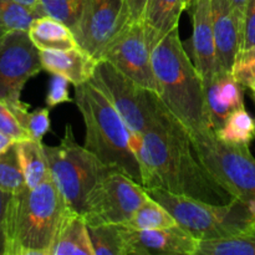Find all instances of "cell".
<instances>
[{"mask_svg":"<svg viewBox=\"0 0 255 255\" xmlns=\"http://www.w3.org/2000/svg\"><path fill=\"white\" fill-rule=\"evenodd\" d=\"M134 152L146 189H164L212 204L236 199L207 169L189 132L171 114L162 126L139 137Z\"/></svg>","mask_w":255,"mask_h":255,"instance_id":"cell-1","label":"cell"},{"mask_svg":"<svg viewBox=\"0 0 255 255\" xmlns=\"http://www.w3.org/2000/svg\"><path fill=\"white\" fill-rule=\"evenodd\" d=\"M151 57L158 96L167 111L189 134L212 131L204 81L184 49L179 26L151 45Z\"/></svg>","mask_w":255,"mask_h":255,"instance_id":"cell-2","label":"cell"},{"mask_svg":"<svg viewBox=\"0 0 255 255\" xmlns=\"http://www.w3.org/2000/svg\"><path fill=\"white\" fill-rule=\"evenodd\" d=\"M71 212L52 178L11 194L5 214L4 255H50Z\"/></svg>","mask_w":255,"mask_h":255,"instance_id":"cell-3","label":"cell"},{"mask_svg":"<svg viewBox=\"0 0 255 255\" xmlns=\"http://www.w3.org/2000/svg\"><path fill=\"white\" fill-rule=\"evenodd\" d=\"M75 104L85 124L84 146L105 166L142 184L141 164L129 131L111 102L90 81L75 86Z\"/></svg>","mask_w":255,"mask_h":255,"instance_id":"cell-4","label":"cell"},{"mask_svg":"<svg viewBox=\"0 0 255 255\" xmlns=\"http://www.w3.org/2000/svg\"><path fill=\"white\" fill-rule=\"evenodd\" d=\"M146 191L174 217L178 226L199 241L231 238L243 233L255 223L248 206L237 198L228 204H212L164 189Z\"/></svg>","mask_w":255,"mask_h":255,"instance_id":"cell-5","label":"cell"},{"mask_svg":"<svg viewBox=\"0 0 255 255\" xmlns=\"http://www.w3.org/2000/svg\"><path fill=\"white\" fill-rule=\"evenodd\" d=\"M49 162L50 176L72 212L84 214L86 202L96 184L114 171L105 166L74 137L71 125L65 126V133L57 146L44 144Z\"/></svg>","mask_w":255,"mask_h":255,"instance_id":"cell-6","label":"cell"},{"mask_svg":"<svg viewBox=\"0 0 255 255\" xmlns=\"http://www.w3.org/2000/svg\"><path fill=\"white\" fill-rule=\"evenodd\" d=\"M90 82L106 96L137 138L168 119L158 94L132 81L106 60H99Z\"/></svg>","mask_w":255,"mask_h":255,"instance_id":"cell-7","label":"cell"},{"mask_svg":"<svg viewBox=\"0 0 255 255\" xmlns=\"http://www.w3.org/2000/svg\"><path fill=\"white\" fill-rule=\"evenodd\" d=\"M193 146L212 176L239 201L255 197V158L249 144L224 142L216 131L189 134Z\"/></svg>","mask_w":255,"mask_h":255,"instance_id":"cell-8","label":"cell"},{"mask_svg":"<svg viewBox=\"0 0 255 255\" xmlns=\"http://www.w3.org/2000/svg\"><path fill=\"white\" fill-rule=\"evenodd\" d=\"M148 198L142 184L114 169L92 189L82 216L89 227L126 224Z\"/></svg>","mask_w":255,"mask_h":255,"instance_id":"cell-9","label":"cell"},{"mask_svg":"<svg viewBox=\"0 0 255 255\" xmlns=\"http://www.w3.org/2000/svg\"><path fill=\"white\" fill-rule=\"evenodd\" d=\"M100 60H106L132 81L158 94L151 46L142 21L127 24L107 45Z\"/></svg>","mask_w":255,"mask_h":255,"instance_id":"cell-10","label":"cell"},{"mask_svg":"<svg viewBox=\"0 0 255 255\" xmlns=\"http://www.w3.org/2000/svg\"><path fill=\"white\" fill-rule=\"evenodd\" d=\"M41 70L39 49L27 31H7L0 39V100L21 101L25 84Z\"/></svg>","mask_w":255,"mask_h":255,"instance_id":"cell-11","label":"cell"},{"mask_svg":"<svg viewBox=\"0 0 255 255\" xmlns=\"http://www.w3.org/2000/svg\"><path fill=\"white\" fill-rule=\"evenodd\" d=\"M127 24L129 20L125 0H86L72 31L79 47L100 60L107 45Z\"/></svg>","mask_w":255,"mask_h":255,"instance_id":"cell-12","label":"cell"},{"mask_svg":"<svg viewBox=\"0 0 255 255\" xmlns=\"http://www.w3.org/2000/svg\"><path fill=\"white\" fill-rule=\"evenodd\" d=\"M124 232L128 255H197L201 242L178 224L149 231L124 226Z\"/></svg>","mask_w":255,"mask_h":255,"instance_id":"cell-13","label":"cell"},{"mask_svg":"<svg viewBox=\"0 0 255 255\" xmlns=\"http://www.w3.org/2000/svg\"><path fill=\"white\" fill-rule=\"evenodd\" d=\"M187 10L191 12L193 24L191 39L192 61L203 81H207L219 71L211 0H193Z\"/></svg>","mask_w":255,"mask_h":255,"instance_id":"cell-14","label":"cell"},{"mask_svg":"<svg viewBox=\"0 0 255 255\" xmlns=\"http://www.w3.org/2000/svg\"><path fill=\"white\" fill-rule=\"evenodd\" d=\"M207 109L214 131L221 128L229 115L244 107V87L232 71H218L204 81Z\"/></svg>","mask_w":255,"mask_h":255,"instance_id":"cell-15","label":"cell"},{"mask_svg":"<svg viewBox=\"0 0 255 255\" xmlns=\"http://www.w3.org/2000/svg\"><path fill=\"white\" fill-rule=\"evenodd\" d=\"M219 71H232L237 54L242 49V32L229 0H211Z\"/></svg>","mask_w":255,"mask_h":255,"instance_id":"cell-16","label":"cell"},{"mask_svg":"<svg viewBox=\"0 0 255 255\" xmlns=\"http://www.w3.org/2000/svg\"><path fill=\"white\" fill-rule=\"evenodd\" d=\"M42 70L64 76L74 86L90 81L99 60L81 47L67 50H39Z\"/></svg>","mask_w":255,"mask_h":255,"instance_id":"cell-17","label":"cell"},{"mask_svg":"<svg viewBox=\"0 0 255 255\" xmlns=\"http://www.w3.org/2000/svg\"><path fill=\"white\" fill-rule=\"evenodd\" d=\"M50 255H95L89 224L82 214L71 212L65 218L52 243Z\"/></svg>","mask_w":255,"mask_h":255,"instance_id":"cell-18","label":"cell"},{"mask_svg":"<svg viewBox=\"0 0 255 255\" xmlns=\"http://www.w3.org/2000/svg\"><path fill=\"white\" fill-rule=\"evenodd\" d=\"M184 10L186 0H149L142 19L149 46L178 26Z\"/></svg>","mask_w":255,"mask_h":255,"instance_id":"cell-19","label":"cell"},{"mask_svg":"<svg viewBox=\"0 0 255 255\" xmlns=\"http://www.w3.org/2000/svg\"><path fill=\"white\" fill-rule=\"evenodd\" d=\"M30 40L39 50H67L79 47L71 27L51 16H40L32 22Z\"/></svg>","mask_w":255,"mask_h":255,"instance_id":"cell-20","label":"cell"},{"mask_svg":"<svg viewBox=\"0 0 255 255\" xmlns=\"http://www.w3.org/2000/svg\"><path fill=\"white\" fill-rule=\"evenodd\" d=\"M16 149L27 188H35L51 178L49 162L41 142L31 138L22 139L16 142Z\"/></svg>","mask_w":255,"mask_h":255,"instance_id":"cell-21","label":"cell"},{"mask_svg":"<svg viewBox=\"0 0 255 255\" xmlns=\"http://www.w3.org/2000/svg\"><path fill=\"white\" fill-rule=\"evenodd\" d=\"M197 255H255V223L231 238L201 241Z\"/></svg>","mask_w":255,"mask_h":255,"instance_id":"cell-22","label":"cell"},{"mask_svg":"<svg viewBox=\"0 0 255 255\" xmlns=\"http://www.w3.org/2000/svg\"><path fill=\"white\" fill-rule=\"evenodd\" d=\"M95 255H128L122 224L89 227Z\"/></svg>","mask_w":255,"mask_h":255,"instance_id":"cell-23","label":"cell"},{"mask_svg":"<svg viewBox=\"0 0 255 255\" xmlns=\"http://www.w3.org/2000/svg\"><path fill=\"white\" fill-rule=\"evenodd\" d=\"M216 133L222 141L228 143L251 144L255 138V120L246 107H242L229 115L223 126L217 129Z\"/></svg>","mask_w":255,"mask_h":255,"instance_id":"cell-24","label":"cell"},{"mask_svg":"<svg viewBox=\"0 0 255 255\" xmlns=\"http://www.w3.org/2000/svg\"><path fill=\"white\" fill-rule=\"evenodd\" d=\"M174 217L157 201L149 197L138 211L127 222V228L134 231H149V229H161L176 226Z\"/></svg>","mask_w":255,"mask_h":255,"instance_id":"cell-25","label":"cell"},{"mask_svg":"<svg viewBox=\"0 0 255 255\" xmlns=\"http://www.w3.org/2000/svg\"><path fill=\"white\" fill-rule=\"evenodd\" d=\"M7 105L12 110L20 125L29 133L30 138L41 142L45 134L51 128L49 107H41L30 112L29 106L22 101L7 102Z\"/></svg>","mask_w":255,"mask_h":255,"instance_id":"cell-26","label":"cell"},{"mask_svg":"<svg viewBox=\"0 0 255 255\" xmlns=\"http://www.w3.org/2000/svg\"><path fill=\"white\" fill-rule=\"evenodd\" d=\"M44 15L39 7H31L16 0H0V22L7 31H29L32 22Z\"/></svg>","mask_w":255,"mask_h":255,"instance_id":"cell-27","label":"cell"},{"mask_svg":"<svg viewBox=\"0 0 255 255\" xmlns=\"http://www.w3.org/2000/svg\"><path fill=\"white\" fill-rule=\"evenodd\" d=\"M24 187H26V184L15 142L9 148L0 152V189L14 194Z\"/></svg>","mask_w":255,"mask_h":255,"instance_id":"cell-28","label":"cell"},{"mask_svg":"<svg viewBox=\"0 0 255 255\" xmlns=\"http://www.w3.org/2000/svg\"><path fill=\"white\" fill-rule=\"evenodd\" d=\"M86 0H39L37 7L46 16L60 20L74 29L80 20Z\"/></svg>","mask_w":255,"mask_h":255,"instance_id":"cell-29","label":"cell"},{"mask_svg":"<svg viewBox=\"0 0 255 255\" xmlns=\"http://www.w3.org/2000/svg\"><path fill=\"white\" fill-rule=\"evenodd\" d=\"M232 74L244 89L255 92V46L239 50Z\"/></svg>","mask_w":255,"mask_h":255,"instance_id":"cell-30","label":"cell"},{"mask_svg":"<svg viewBox=\"0 0 255 255\" xmlns=\"http://www.w3.org/2000/svg\"><path fill=\"white\" fill-rule=\"evenodd\" d=\"M0 132L16 142L30 138L29 133L20 125L12 110L4 100H0Z\"/></svg>","mask_w":255,"mask_h":255,"instance_id":"cell-31","label":"cell"},{"mask_svg":"<svg viewBox=\"0 0 255 255\" xmlns=\"http://www.w3.org/2000/svg\"><path fill=\"white\" fill-rule=\"evenodd\" d=\"M69 84L70 81L64 76H60V75L52 76V79L50 80L46 99H45V104L49 109H54L61 104H70L74 101L70 97Z\"/></svg>","mask_w":255,"mask_h":255,"instance_id":"cell-32","label":"cell"},{"mask_svg":"<svg viewBox=\"0 0 255 255\" xmlns=\"http://www.w3.org/2000/svg\"><path fill=\"white\" fill-rule=\"evenodd\" d=\"M255 46V0H248L244 14L242 49Z\"/></svg>","mask_w":255,"mask_h":255,"instance_id":"cell-33","label":"cell"},{"mask_svg":"<svg viewBox=\"0 0 255 255\" xmlns=\"http://www.w3.org/2000/svg\"><path fill=\"white\" fill-rule=\"evenodd\" d=\"M148 1L149 0H125L129 22L142 21Z\"/></svg>","mask_w":255,"mask_h":255,"instance_id":"cell-34","label":"cell"},{"mask_svg":"<svg viewBox=\"0 0 255 255\" xmlns=\"http://www.w3.org/2000/svg\"><path fill=\"white\" fill-rule=\"evenodd\" d=\"M10 196L11 194L0 189V255H4L5 251V214Z\"/></svg>","mask_w":255,"mask_h":255,"instance_id":"cell-35","label":"cell"},{"mask_svg":"<svg viewBox=\"0 0 255 255\" xmlns=\"http://www.w3.org/2000/svg\"><path fill=\"white\" fill-rule=\"evenodd\" d=\"M232 10H233L234 17L237 20L239 30L242 32V40H243V24H244V14H246V7L248 0H229Z\"/></svg>","mask_w":255,"mask_h":255,"instance_id":"cell-36","label":"cell"},{"mask_svg":"<svg viewBox=\"0 0 255 255\" xmlns=\"http://www.w3.org/2000/svg\"><path fill=\"white\" fill-rule=\"evenodd\" d=\"M15 142L12 138H10V137L5 136V134H2L1 132H0V152L5 151L6 148H9L11 144H14Z\"/></svg>","mask_w":255,"mask_h":255,"instance_id":"cell-37","label":"cell"},{"mask_svg":"<svg viewBox=\"0 0 255 255\" xmlns=\"http://www.w3.org/2000/svg\"><path fill=\"white\" fill-rule=\"evenodd\" d=\"M16 1L21 2V4L27 5V6L36 7L37 6V2H39V0H16Z\"/></svg>","mask_w":255,"mask_h":255,"instance_id":"cell-38","label":"cell"},{"mask_svg":"<svg viewBox=\"0 0 255 255\" xmlns=\"http://www.w3.org/2000/svg\"><path fill=\"white\" fill-rule=\"evenodd\" d=\"M247 206H248V208H249V211H251L252 216H253L255 218V197L253 199H251L248 203H247Z\"/></svg>","mask_w":255,"mask_h":255,"instance_id":"cell-39","label":"cell"},{"mask_svg":"<svg viewBox=\"0 0 255 255\" xmlns=\"http://www.w3.org/2000/svg\"><path fill=\"white\" fill-rule=\"evenodd\" d=\"M6 32H7V30L5 29V26H4V25H2L1 22H0V39H1V37L4 36V35L6 34Z\"/></svg>","mask_w":255,"mask_h":255,"instance_id":"cell-40","label":"cell"},{"mask_svg":"<svg viewBox=\"0 0 255 255\" xmlns=\"http://www.w3.org/2000/svg\"><path fill=\"white\" fill-rule=\"evenodd\" d=\"M192 2H193V0H186V4H187V9H188L189 7V5L192 4Z\"/></svg>","mask_w":255,"mask_h":255,"instance_id":"cell-41","label":"cell"},{"mask_svg":"<svg viewBox=\"0 0 255 255\" xmlns=\"http://www.w3.org/2000/svg\"><path fill=\"white\" fill-rule=\"evenodd\" d=\"M252 99H253L254 105H255V92L254 91H252Z\"/></svg>","mask_w":255,"mask_h":255,"instance_id":"cell-42","label":"cell"}]
</instances>
